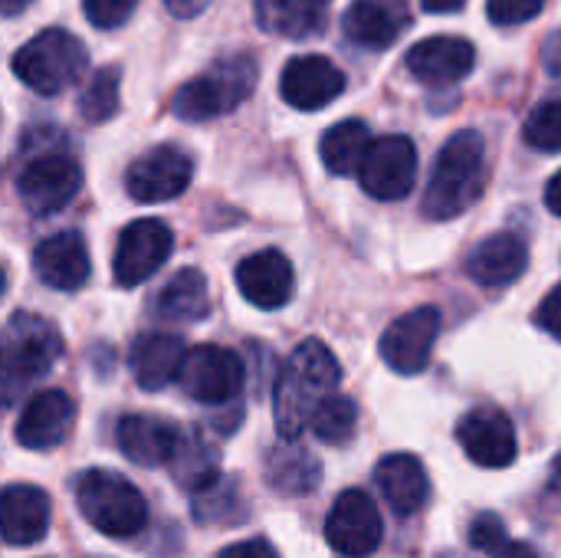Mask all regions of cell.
Returning a JSON list of instances; mask_svg holds the SVG:
<instances>
[{
	"mask_svg": "<svg viewBox=\"0 0 561 558\" xmlns=\"http://www.w3.org/2000/svg\"><path fill=\"white\" fill-rule=\"evenodd\" d=\"M207 3L210 0H164L168 13H174V16H197Z\"/></svg>",
	"mask_w": 561,
	"mask_h": 558,
	"instance_id": "ab89813d",
	"label": "cell"
},
{
	"mask_svg": "<svg viewBox=\"0 0 561 558\" xmlns=\"http://www.w3.org/2000/svg\"><path fill=\"white\" fill-rule=\"evenodd\" d=\"M325 539L332 553L345 558H368L385 539V523L375 500L365 490H345L325 520Z\"/></svg>",
	"mask_w": 561,
	"mask_h": 558,
	"instance_id": "30bf717a",
	"label": "cell"
},
{
	"mask_svg": "<svg viewBox=\"0 0 561 558\" xmlns=\"http://www.w3.org/2000/svg\"><path fill=\"white\" fill-rule=\"evenodd\" d=\"M437 335H440V312L434 306H421V309L394 319L385 329L381 358L398 375H417L427 368Z\"/></svg>",
	"mask_w": 561,
	"mask_h": 558,
	"instance_id": "4fadbf2b",
	"label": "cell"
},
{
	"mask_svg": "<svg viewBox=\"0 0 561 558\" xmlns=\"http://www.w3.org/2000/svg\"><path fill=\"white\" fill-rule=\"evenodd\" d=\"M191 174H194V164L181 148L158 145L131 161L125 174V187L138 204H161V201H174L178 194H184L191 184Z\"/></svg>",
	"mask_w": 561,
	"mask_h": 558,
	"instance_id": "7c38bea8",
	"label": "cell"
},
{
	"mask_svg": "<svg viewBox=\"0 0 561 558\" xmlns=\"http://www.w3.org/2000/svg\"><path fill=\"white\" fill-rule=\"evenodd\" d=\"M345 36L362 49H388L411 26L408 0H352L342 16Z\"/></svg>",
	"mask_w": 561,
	"mask_h": 558,
	"instance_id": "d6986e66",
	"label": "cell"
},
{
	"mask_svg": "<svg viewBox=\"0 0 561 558\" xmlns=\"http://www.w3.org/2000/svg\"><path fill=\"white\" fill-rule=\"evenodd\" d=\"M470 543L486 558H539L529 543H519L510 536L506 523L496 513H480L470 526Z\"/></svg>",
	"mask_w": 561,
	"mask_h": 558,
	"instance_id": "1f68e13d",
	"label": "cell"
},
{
	"mask_svg": "<svg viewBox=\"0 0 561 558\" xmlns=\"http://www.w3.org/2000/svg\"><path fill=\"white\" fill-rule=\"evenodd\" d=\"M447 558H457V556H447Z\"/></svg>",
	"mask_w": 561,
	"mask_h": 558,
	"instance_id": "bcb514c9",
	"label": "cell"
},
{
	"mask_svg": "<svg viewBox=\"0 0 561 558\" xmlns=\"http://www.w3.org/2000/svg\"><path fill=\"white\" fill-rule=\"evenodd\" d=\"M546 66H549V72H559L561 76V33H556L546 43Z\"/></svg>",
	"mask_w": 561,
	"mask_h": 558,
	"instance_id": "60d3db41",
	"label": "cell"
},
{
	"mask_svg": "<svg viewBox=\"0 0 561 558\" xmlns=\"http://www.w3.org/2000/svg\"><path fill=\"white\" fill-rule=\"evenodd\" d=\"M171 250H174V234L164 220L141 217L128 224L115 247V283L128 289L141 286L168 263Z\"/></svg>",
	"mask_w": 561,
	"mask_h": 558,
	"instance_id": "8fae6325",
	"label": "cell"
},
{
	"mask_svg": "<svg viewBox=\"0 0 561 558\" xmlns=\"http://www.w3.org/2000/svg\"><path fill=\"white\" fill-rule=\"evenodd\" d=\"M76 503L85 523L108 539H131L148 523L141 490L115 470H85L76 480Z\"/></svg>",
	"mask_w": 561,
	"mask_h": 558,
	"instance_id": "277c9868",
	"label": "cell"
},
{
	"mask_svg": "<svg viewBox=\"0 0 561 558\" xmlns=\"http://www.w3.org/2000/svg\"><path fill=\"white\" fill-rule=\"evenodd\" d=\"M85 62H89L85 46L72 33L49 26L16 49L13 72L36 95H59L82 79Z\"/></svg>",
	"mask_w": 561,
	"mask_h": 558,
	"instance_id": "8992f818",
	"label": "cell"
},
{
	"mask_svg": "<svg viewBox=\"0 0 561 558\" xmlns=\"http://www.w3.org/2000/svg\"><path fill=\"white\" fill-rule=\"evenodd\" d=\"M467 0H424V10L431 13H457Z\"/></svg>",
	"mask_w": 561,
	"mask_h": 558,
	"instance_id": "7bdbcfd3",
	"label": "cell"
},
{
	"mask_svg": "<svg viewBox=\"0 0 561 558\" xmlns=\"http://www.w3.org/2000/svg\"><path fill=\"white\" fill-rule=\"evenodd\" d=\"M138 0H82V10L92 26L99 30H115L135 13Z\"/></svg>",
	"mask_w": 561,
	"mask_h": 558,
	"instance_id": "d590c367",
	"label": "cell"
},
{
	"mask_svg": "<svg viewBox=\"0 0 561 558\" xmlns=\"http://www.w3.org/2000/svg\"><path fill=\"white\" fill-rule=\"evenodd\" d=\"M0 529L13 549L36 546L49 533V497L30 483H10L0 500Z\"/></svg>",
	"mask_w": 561,
	"mask_h": 558,
	"instance_id": "7402d4cb",
	"label": "cell"
},
{
	"mask_svg": "<svg viewBox=\"0 0 561 558\" xmlns=\"http://www.w3.org/2000/svg\"><path fill=\"white\" fill-rule=\"evenodd\" d=\"M118 79H122V72L115 66H105L85 82V89L79 95V112L85 122L99 125L118 112Z\"/></svg>",
	"mask_w": 561,
	"mask_h": 558,
	"instance_id": "836d02e7",
	"label": "cell"
},
{
	"mask_svg": "<svg viewBox=\"0 0 561 558\" xmlns=\"http://www.w3.org/2000/svg\"><path fill=\"white\" fill-rule=\"evenodd\" d=\"M375 483L394 516L408 520L421 513L431 500V477L414 454H388L375 467Z\"/></svg>",
	"mask_w": 561,
	"mask_h": 558,
	"instance_id": "44dd1931",
	"label": "cell"
},
{
	"mask_svg": "<svg viewBox=\"0 0 561 558\" xmlns=\"http://www.w3.org/2000/svg\"><path fill=\"white\" fill-rule=\"evenodd\" d=\"M76 421V405L66 391H36L16 418V444L26 451H53L66 441Z\"/></svg>",
	"mask_w": 561,
	"mask_h": 558,
	"instance_id": "2e32d148",
	"label": "cell"
},
{
	"mask_svg": "<svg viewBox=\"0 0 561 558\" xmlns=\"http://www.w3.org/2000/svg\"><path fill=\"white\" fill-rule=\"evenodd\" d=\"M256 62L247 53L224 56L171 95V112L184 122H207L233 112L256 86Z\"/></svg>",
	"mask_w": 561,
	"mask_h": 558,
	"instance_id": "3957f363",
	"label": "cell"
},
{
	"mask_svg": "<svg viewBox=\"0 0 561 558\" xmlns=\"http://www.w3.org/2000/svg\"><path fill=\"white\" fill-rule=\"evenodd\" d=\"M549 490L561 493V454L552 460V474H549Z\"/></svg>",
	"mask_w": 561,
	"mask_h": 558,
	"instance_id": "ee69618b",
	"label": "cell"
},
{
	"mask_svg": "<svg viewBox=\"0 0 561 558\" xmlns=\"http://www.w3.org/2000/svg\"><path fill=\"white\" fill-rule=\"evenodd\" d=\"M546 0H486V13L496 26H519L539 16Z\"/></svg>",
	"mask_w": 561,
	"mask_h": 558,
	"instance_id": "8d00e7d4",
	"label": "cell"
},
{
	"mask_svg": "<svg viewBox=\"0 0 561 558\" xmlns=\"http://www.w3.org/2000/svg\"><path fill=\"white\" fill-rule=\"evenodd\" d=\"M339 382H342V368L329 352V345L316 339L302 342L283 365L273 388V421L279 437L296 441L309 428L316 408L329 395H335Z\"/></svg>",
	"mask_w": 561,
	"mask_h": 558,
	"instance_id": "6da1fadb",
	"label": "cell"
},
{
	"mask_svg": "<svg viewBox=\"0 0 561 558\" xmlns=\"http://www.w3.org/2000/svg\"><path fill=\"white\" fill-rule=\"evenodd\" d=\"M59 358H62L59 329L36 312H13L7 319V329H3V395H7V405H13L26 385L39 382Z\"/></svg>",
	"mask_w": 561,
	"mask_h": 558,
	"instance_id": "5b68a950",
	"label": "cell"
},
{
	"mask_svg": "<svg viewBox=\"0 0 561 558\" xmlns=\"http://www.w3.org/2000/svg\"><path fill=\"white\" fill-rule=\"evenodd\" d=\"M546 204H549L552 214H559L561 217V171L546 184Z\"/></svg>",
	"mask_w": 561,
	"mask_h": 558,
	"instance_id": "b9f144b4",
	"label": "cell"
},
{
	"mask_svg": "<svg viewBox=\"0 0 561 558\" xmlns=\"http://www.w3.org/2000/svg\"><path fill=\"white\" fill-rule=\"evenodd\" d=\"M523 138L536 151H561V95L533 109V115L526 118Z\"/></svg>",
	"mask_w": 561,
	"mask_h": 558,
	"instance_id": "e575fe53",
	"label": "cell"
},
{
	"mask_svg": "<svg viewBox=\"0 0 561 558\" xmlns=\"http://www.w3.org/2000/svg\"><path fill=\"white\" fill-rule=\"evenodd\" d=\"M342 92H345V72L329 56L306 53V56H296L283 66L279 95L299 112L325 109Z\"/></svg>",
	"mask_w": 561,
	"mask_h": 558,
	"instance_id": "5bb4252c",
	"label": "cell"
},
{
	"mask_svg": "<svg viewBox=\"0 0 561 558\" xmlns=\"http://www.w3.org/2000/svg\"><path fill=\"white\" fill-rule=\"evenodd\" d=\"M362 187L375 201H401L417 184V148L408 135H381L371 141L362 168Z\"/></svg>",
	"mask_w": 561,
	"mask_h": 558,
	"instance_id": "9c48e42d",
	"label": "cell"
},
{
	"mask_svg": "<svg viewBox=\"0 0 561 558\" xmlns=\"http://www.w3.org/2000/svg\"><path fill=\"white\" fill-rule=\"evenodd\" d=\"M332 0H256V23L266 33L306 39L329 20Z\"/></svg>",
	"mask_w": 561,
	"mask_h": 558,
	"instance_id": "4316f807",
	"label": "cell"
},
{
	"mask_svg": "<svg viewBox=\"0 0 561 558\" xmlns=\"http://www.w3.org/2000/svg\"><path fill=\"white\" fill-rule=\"evenodd\" d=\"M536 322H539L552 339H559L561 342V283L542 299V306H539V312H536Z\"/></svg>",
	"mask_w": 561,
	"mask_h": 558,
	"instance_id": "74e56055",
	"label": "cell"
},
{
	"mask_svg": "<svg viewBox=\"0 0 561 558\" xmlns=\"http://www.w3.org/2000/svg\"><path fill=\"white\" fill-rule=\"evenodd\" d=\"M309 428L316 431V437H319L322 444H348L352 434H355V428H358V408H355V401L345 398V395H329V398L316 408Z\"/></svg>",
	"mask_w": 561,
	"mask_h": 558,
	"instance_id": "d6a6232c",
	"label": "cell"
},
{
	"mask_svg": "<svg viewBox=\"0 0 561 558\" xmlns=\"http://www.w3.org/2000/svg\"><path fill=\"white\" fill-rule=\"evenodd\" d=\"M217 558H279V553L266 539H247V543H233V546L220 549Z\"/></svg>",
	"mask_w": 561,
	"mask_h": 558,
	"instance_id": "f35d334b",
	"label": "cell"
},
{
	"mask_svg": "<svg viewBox=\"0 0 561 558\" xmlns=\"http://www.w3.org/2000/svg\"><path fill=\"white\" fill-rule=\"evenodd\" d=\"M79 187H82V168L69 155H59V151L33 155L30 161H23L16 174L20 201L36 217L62 210L79 194Z\"/></svg>",
	"mask_w": 561,
	"mask_h": 558,
	"instance_id": "52a82bcc",
	"label": "cell"
},
{
	"mask_svg": "<svg viewBox=\"0 0 561 558\" xmlns=\"http://www.w3.org/2000/svg\"><path fill=\"white\" fill-rule=\"evenodd\" d=\"M26 3H30V0H3V13H7V16H13V13H20Z\"/></svg>",
	"mask_w": 561,
	"mask_h": 558,
	"instance_id": "f6af8a7d",
	"label": "cell"
},
{
	"mask_svg": "<svg viewBox=\"0 0 561 558\" xmlns=\"http://www.w3.org/2000/svg\"><path fill=\"white\" fill-rule=\"evenodd\" d=\"M181 441V431L154 414H125L115 428V444L118 451L138 464V467H168L174 457V447Z\"/></svg>",
	"mask_w": 561,
	"mask_h": 558,
	"instance_id": "603a6c76",
	"label": "cell"
},
{
	"mask_svg": "<svg viewBox=\"0 0 561 558\" xmlns=\"http://www.w3.org/2000/svg\"><path fill=\"white\" fill-rule=\"evenodd\" d=\"M168 470L181 490L201 493L220 480V451L210 444V437H204V431L197 428L181 431V441L174 447V457L168 460Z\"/></svg>",
	"mask_w": 561,
	"mask_h": 558,
	"instance_id": "484cf974",
	"label": "cell"
},
{
	"mask_svg": "<svg viewBox=\"0 0 561 558\" xmlns=\"http://www.w3.org/2000/svg\"><path fill=\"white\" fill-rule=\"evenodd\" d=\"M187 358V345L171 332H145L131 342V375L138 388L161 391L174 378H181V365Z\"/></svg>",
	"mask_w": 561,
	"mask_h": 558,
	"instance_id": "cb8c5ba5",
	"label": "cell"
},
{
	"mask_svg": "<svg viewBox=\"0 0 561 558\" xmlns=\"http://www.w3.org/2000/svg\"><path fill=\"white\" fill-rule=\"evenodd\" d=\"M237 289L256 309H283L293 299V289H296L293 263L279 250L250 253L237 266Z\"/></svg>",
	"mask_w": 561,
	"mask_h": 558,
	"instance_id": "ac0fdd59",
	"label": "cell"
},
{
	"mask_svg": "<svg viewBox=\"0 0 561 558\" xmlns=\"http://www.w3.org/2000/svg\"><path fill=\"white\" fill-rule=\"evenodd\" d=\"M178 382L191 401L220 408V405L237 401V395L243 388V362L230 349L194 345V349H187Z\"/></svg>",
	"mask_w": 561,
	"mask_h": 558,
	"instance_id": "ba28073f",
	"label": "cell"
},
{
	"mask_svg": "<svg viewBox=\"0 0 561 558\" xmlns=\"http://www.w3.org/2000/svg\"><path fill=\"white\" fill-rule=\"evenodd\" d=\"M529 266V247L516 234H493L486 237L467 260V273L480 286H510Z\"/></svg>",
	"mask_w": 561,
	"mask_h": 558,
	"instance_id": "d4e9b609",
	"label": "cell"
},
{
	"mask_svg": "<svg viewBox=\"0 0 561 558\" xmlns=\"http://www.w3.org/2000/svg\"><path fill=\"white\" fill-rule=\"evenodd\" d=\"M89 266V247L76 230L53 234L33 250V270L39 283L59 293H76L79 286H85Z\"/></svg>",
	"mask_w": 561,
	"mask_h": 558,
	"instance_id": "ffe728a7",
	"label": "cell"
},
{
	"mask_svg": "<svg viewBox=\"0 0 561 558\" xmlns=\"http://www.w3.org/2000/svg\"><path fill=\"white\" fill-rule=\"evenodd\" d=\"M371 141H375V138H371V132H368L365 122L345 118V122L332 125V128L322 135L319 151H322V161H325V168H329L332 174H358V168H362V161H365Z\"/></svg>",
	"mask_w": 561,
	"mask_h": 558,
	"instance_id": "f546056e",
	"label": "cell"
},
{
	"mask_svg": "<svg viewBox=\"0 0 561 558\" xmlns=\"http://www.w3.org/2000/svg\"><path fill=\"white\" fill-rule=\"evenodd\" d=\"M483 171H486V145L480 132H457L450 141L440 148L437 164L427 181L424 194V214L431 220H454L460 217L483 187Z\"/></svg>",
	"mask_w": 561,
	"mask_h": 558,
	"instance_id": "7a4b0ae2",
	"label": "cell"
},
{
	"mask_svg": "<svg viewBox=\"0 0 561 558\" xmlns=\"http://www.w3.org/2000/svg\"><path fill=\"white\" fill-rule=\"evenodd\" d=\"M158 312L171 322H201L210 312V293L201 270H181L174 273L164 289L158 293Z\"/></svg>",
	"mask_w": 561,
	"mask_h": 558,
	"instance_id": "f1b7e54d",
	"label": "cell"
},
{
	"mask_svg": "<svg viewBox=\"0 0 561 558\" xmlns=\"http://www.w3.org/2000/svg\"><path fill=\"white\" fill-rule=\"evenodd\" d=\"M319 460L296 441H283L266 454V483L283 497H306L319 487Z\"/></svg>",
	"mask_w": 561,
	"mask_h": 558,
	"instance_id": "83f0119b",
	"label": "cell"
},
{
	"mask_svg": "<svg viewBox=\"0 0 561 558\" xmlns=\"http://www.w3.org/2000/svg\"><path fill=\"white\" fill-rule=\"evenodd\" d=\"M477 66L473 43L460 36H427L408 49V69L424 86H454Z\"/></svg>",
	"mask_w": 561,
	"mask_h": 558,
	"instance_id": "e0dca14e",
	"label": "cell"
},
{
	"mask_svg": "<svg viewBox=\"0 0 561 558\" xmlns=\"http://www.w3.org/2000/svg\"><path fill=\"white\" fill-rule=\"evenodd\" d=\"M457 441L463 454L486 467V470H503L516 460L519 444H516V428L513 421L496 411V408H477L457 424Z\"/></svg>",
	"mask_w": 561,
	"mask_h": 558,
	"instance_id": "9a60e30c",
	"label": "cell"
},
{
	"mask_svg": "<svg viewBox=\"0 0 561 558\" xmlns=\"http://www.w3.org/2000/svg\"><path fill=\"white\" fill-rule=\"evenodd\" d=\"M243 520L240 487L233 480H217L207 490L194 493V523L197 526H230Z\"/></svg>",
	"mask_w": 561,
	"mask_h": 558,
	"instance_id": "4dcf8cb0",
	"label": "cell"
}]
</instances>
